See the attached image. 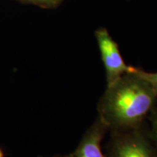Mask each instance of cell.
I'll return each instance as SVG.
<instances>
[{"instance_id": "obj_4", "label": "cell", "mask_w": 157, "mask_h": 157, "mask_svg": "<svg viewBox=\"0 0 157 157\" xmlns=\"http://www.w3.org/2000/svg\"><path fill=\"white\" fill-rule=\"evenodd\" d=\"M109 130L99 118L83 135L74 151L64 157H106L101 149V142Z\"/></svg>"}, {"instance_id": "obj_8", "label": "cell", "mask_w": 157, "mask_h": 157, "mask_svg": "<svg viewBox=\"0 0 157 157\" xmlns=\"http://www.w3.org/2000/svg\"><path fill=\"white\" fill-rule=\"evenodd\" d=\"M0 157H5V154H4L3 151L0 148Z\"/></svg>"}, {"instance_id": "obj_7", "label": "cell", "mask_w": 157, "mask_h": 157, "mask_svg": "<svg viewBox=\"0 0 157 157\" xmlns=\"http://www.w3.org/2000/svg\"><path fill=\"white\" fill-rule=\"evenodd\" d=\"M31 1L35 2L42 3V4H52L57 2L60 1V0H31Z\"/></svg>"}, {"instance_id": "obj_1", "label": "cell", "mask_w": 157, "mask_h": 157, "mask_svg": "<svg viewBox=\"0 0 157 157\" xmlns=\"http://www.w3.org/2000/svg\"><path fill=\"white\" fill-rule=\"evenodd\" d=\"M156 101L151 84L134 68L107 86L98 105V118L111 132L140 127Z\"/></svg>"}, {"instance_id": "obj_3", "label": "cell", "mask_w": 157, "mask_h": 157, "mask_svg": "<svg viewBox=\"0 0 157 157\" xmlns=\"http://www.w3.org/2000/svg\"><path fill=\"white\" fill-rule=\"evenodd\" d=\"M95 36L105 67L106 84L109 86L124 74L132 71L134 67L125 63L117 44L110 36L106 29H98L95 32Z\"/></svg>"}, {"instance_id": "obj_5", "label": "cell", "mask_w": 157, "mask_h": 157, "mask_svg": "<svg viewBox=\"0 0 157 157\" xmlns=\"http://www.w3.org/2000/svg\"><path fill=\"white\" fill-rule=\"evenodd\" d=\"M149 121L151 123V129L149 132L148 136L154 144V146L157 151V107L156 106L154 109L151 111L150 115L148 116Z\"/></svg>"}, {"instance_id": "obj_2", "label": "cell", "mask_w": 157, "mask_h": 157, "mask_svg": "<svg viewBox=\"0 0 157 157\" xmlns=\"http://www.w3.org/2000/svg\"><path fill=\"white\" fill-rule=\"evenodd\" d=\"M106 157H157V151L142 126L111 132Z\"/></svg>"}, {"instance_id": "obj_6", "label": "cell", "mask_w": 157, "mask_h": 157, "mask_svg": "<svg viewBox=\"0 0 157 157\" xmlns=\"http://www.w3.org/2000/svg\"><path fill=\"white\" fill-rule=\"evenodd\" d=\"M137 71L143 78H146L147 81L151 84L157 95V73H150L138 68H137Z\"/></svg>"}]
</instances>
